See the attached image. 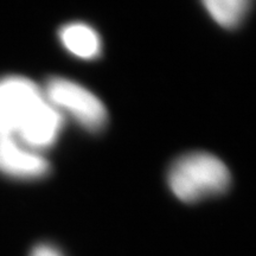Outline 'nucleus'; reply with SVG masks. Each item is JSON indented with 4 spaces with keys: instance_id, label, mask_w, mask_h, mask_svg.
I'll return each mask as SVG.
<instances>
[{
    "instance_id": "nucleus-1",
    "label": "nucleus",
    "mask_w": 256,
    "mask_h": 256,
    "mask_svg": "<svg viewBox=\"0 0 256 256\" xmlns=\"http://www.w3.org/2000/svg\"><path fill=\"white\" fill-rule=\"evenodd\" d=\"M168 182L178 200L192 203L223 194L229 188L230 174L217 156L196 152L176 160L168 171Z\"/></svg>"
},
{
    "instance_id": "nucleus-2",
    "label": "nucleus",
    "mask_w": 256,
    "mask_h": 256,
    "mask_svg": "<svg viewBox=\"0 0 256 256\" xmlns=\"http://www.w3.org/2000/svg\"><path fill=\"white\" fill-rule=\"evenodd\" d=\"M46 101L89 132H100L107 124V110L90 90L69 78H52L44 86Z\"/></svg>"
},
{
    "instance_id": "nucleus-3",
    "label": "nucleus",
    "mask_w": 256,
    "mask_h": 256,
    "mask_svg": "<svg viewBox=\"0 0 256 256\" xmlns=\"http://www.w3.org/2000/svg\"><path fill=\"white\" fill-rule=\"evenodd\" d=\"M43 89L22 76L0 80V136H16L44 101Z\"/></svg>"
},
{
    "instance_id": "nucleus-4",
    "label": "nucleus",
    "mask_w": 256,
    "mask_h": 256,
    "mask_svg": "<svg viewBox=\"0 0 256 256\" xmlns=\"http://www.w3.org/2000/svg\"><path fill=\"white\" fill-rule=\"evenodd\" d=\"M0 172L8 177L34 180L50 172V164L40 152L25 146L14 136H0Z\"/></svg>"
},
{
    "instance_id": "nucleus-5",
    "label": "nucleus",
    "mask_w": 256,
    "mask_h": 256,
    "mask_svg": "<svg viewBox=\"0 0 256 256\" xmlns=\"http://www.w3.org/2000/svg\"><path fill=\"white\" fill-rule=\"evenodd\" d=\"M63 122V115L44 98L14 138L23 145L42 153L56 142Z\"/></svg>"
},
{
    "instance_id": "nucleus-6",
    "label": "nucleus",
    "mask_w": 256,
    "mask_h": 256,
    "mask_svg": "<svg viewBox=\"0 0 256 256\" xmlns=\"http://www.w3.org/2000/svg\"><path fill=\"white\" fill-rule=\"evenodd\" d=\"M60 40L72 55L82 60L100 56L102 42L94 28L84 23H70L60 30Z\"/></svg>"
},
{
    "instance_id": "nucleus-7",
    "label": "nucleus",
    "mask_w": 256,
    "mask_h": 256,
    "mask_svg": "<svg viewBox=\"0 0 256 256\" xmlns=\"http://www.w3.org/2000/svg\"><path fill=\"white\" fill-rule=\"evenodd\" d=\"M202 2L217 24L232 28L247 17L252 0H202Z\"/></svg>"
},
{
    "instance_id": "nucleus-8",
    "label": "nucleus",
    "mask_w": 256,
    "mask_h": 256,
    "mask_svg": "<svg viewBox=\"0 0 256 256\" xmlns=\"http://www.w3.org/2000/svg\"><path fill=\"white\" fill-rule=\"evenodd\" d=\"M28 256H64L62 252L49 243H40L30 252Z\"/></svg>"
}]
</instances>
